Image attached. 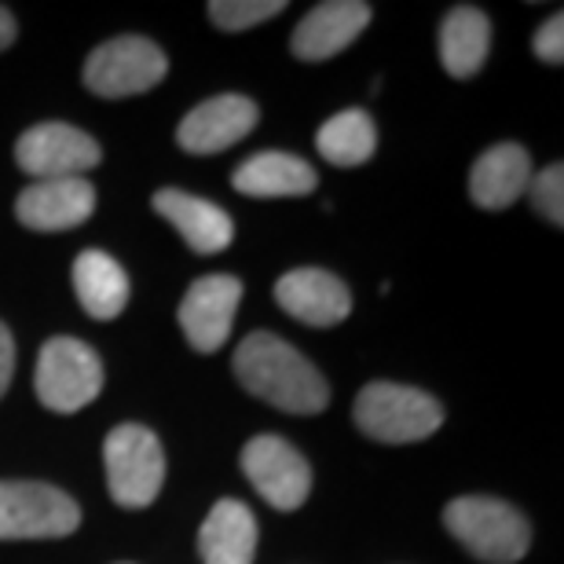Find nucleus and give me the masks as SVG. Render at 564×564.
Listing matches in <instances>:
<instances>
[{
    "mask_svg": "<svg viewBox=\"0 0 564 564\" xmlns=\"http://www.w3.org/2000/svg\"><path fill=\"white\" fill-rule=\"evenodd\" d=\"M110 499L121 510H143L165 484V451L147 425H118L104 444Z\"/></svg>",
    "mask_w": 564,
    "mask_h": 564,
    "instance_id": "20e7f679",
    "label": "nucleus"
},
{
    "mask_svg": "<svg viewBox=\"0 0 564 564\" xmlns=\"http://www.w3.org/2000/svg\"><path fill=\"white\" fill-rule=\"evenodd\" d=\"M279 308L304 326H337L352 312V293L323 268H297L275 282Z\"/></svg>",
    "mask_w": 564,
    "mask_h": 564,
    "instance_id": "4468645a",
    "label": "nucleus"
},
{
    "mask_svg": "<svg viewBox=\"0 0 564 564\" xmlns=\"http://www.w3.org/2000/svg\"><path fill=\"white\" fill-rule=\"evenodd\" d=\"M242 301V282L235 275H202L180 301V326H184L191 348L217 352L228 341L235 312Z\"/></svg>",
    "mask_w": 564,
    "mask_h": 564,
    "instance_id": "9d476101",
    "label": "nucleus"
},
{
    "mask_svg": "<svg viewBox=\"0 0 564 564\" xmlns=\"http://www.w3.org/2000/svg\"><path fill=\"white\" fill-rule=\"evenodd\" d=\"M447 532L488 564H513L532 546V528L510 502L491 495H466L444 510Z\"/></svg>",
    "mask_w": 564,
    "mask_h": 564,
    "instance_id": "f03ea898",
    "label": "nucleus"
},
{
    "mask_svg": "<svg viewBox=\"0 0 564 564\" xmlns=\"http://www.w3.org/2000/svg\"><path fill=\"white\" fill-rule=\"evenodd\" d=\"M242 469L257 488V495L282 513L304 506L312 491L308 462L282 436H253L242 451Z\"/></svg>",
    "mask_w": 564,
    "mask_h": 564,
    "instance_id": "1a4fd4ad",
    "label": "nucleus"
},
{
    "mask_svg": "<svg viewBox=\"0 0 564 564\" xmlns=\"http://www.w3.org/2000/svg\"><path fill=\"white\" fill-rule=\"evenodd\" d=\"M33 386H37V400L48 411L74 414L99 397V389H104V364L77 337H52L37 356Z\"/></svg>",
    "mask_w": 564,
    "mask_h": 564,
    "instance_id": "39448f33",
    "label": "nucleus"
},
{
    "mask_svg": "<svg viewBox=\"0 0 564 564\" xmlns=\"http://www.w3.org/2000/svg\"><path fill=\"white\" fill-rule=\"evenodd\" d=\"M528 195H532V206L539 209V217L550 220L554 228H561L564 224V169L550 165L543 173H532Z\"/></svg>",
    "mask_w": 564,
    "mask_h": 564,
    "instance_id": "5701e85b",
    "label": "nucleus"
},
{
    "mask_svg": "<svg viewBox=\"0 0 564 564\" xmlns=\"http://www.w3.org/2000/svg\"><path fill=\"white\" fill-rule=\"evenodd\" d=\"M257 121H261V110H257L253 99L231 93L213 96L180 121L176 140L187 154H220L250 137Z\"/></svg>",
    "mask_w": 564,
    "mask_h": 564,
    "instance_id": "9b49d317",
    "label": "nucleus"
},
{
    "mask_svg": "<svg viewBox=\"0 0 564 564\" xmlns=\"http://www.w3.org/2000/svg\"><path fill=\"white\" fill-rule=\"evenodd\" d=\"M356 425L370 440L381 444H414V440L433 436L444 411L422 389L397 386V381H375L356 397Z\"/></svg>",
    "mask_w": 564,
    "mask_h": 564,
    "instance_id": "7ed1b4c3",
    "label": "nucleus"
},
{
    "mask_svg": "<svg viewBox=\"0 0 564 564\" xmlns=\"http://www.w3.org/2000/svg\"><path fill=\"white\" fill-rule=\"evenodd\" d=\"M235 378L257 400L286 414H319L330 403L326 378L290 341L275 334H250L235 348Z\"/></svg>",
    "mask_w": 564,
    "mask_h": 564,
    "instance_id": "f257e3e1",
    "label": "nucleus"
},
{
    "mask_svg": "<svg viewBox=\"0 0 564 564\" xmlns=\"http://www.w3.org/2000/svg\"><path fill=\"white\" fill-rule=\"evenodd\" d=\"M202 564H253L257 517L239 499H220L198 532Z\"/></svg>",
    "mask_w": 564,
    "mask_h": 564,
    "instance_id": "a211bd4d",
    "label": "nucleus"
},
{
    "mask_svg": "<svg viewBox=\"0 0 564 564\" xmlns=\"http://www.w3.org/2000/svg\"><path fill=\"white\" fill-rule=\"evenodd\" d=\"M282 11V0H213L209 19L220 30H250L257 22L275 19Z\"/></svg>",
    "mask_w": 564,
    "mask_h": 564,
    "instance_id": "4be33fe9",
    "label": "nucleus"
},
{
    "mask_svg": "<svg viewBox=\"0 0 564 564\" xmlns=\"http://www.w3.org/2000/svg\"><path fill=\"white\" fill-rule=\"evenodd\" d=\"M169 74L165 52L147 37H115L104 41L85 59L88 93L104 99H126L154 88Z\"/></svg>",
    "mask_w": 564,
    "mask_h": 564,
    "instance_id": "0eeeda50",
    "label": "nucleus"
},
{
    "mask_svg": "<svg viewBox=\"0 0 564 564\" xmlns=\"http://www.w3.org/2000/svg\"><path fill=\"white\" fill-rule=\"evenodd\" d=\"M535 55L543 63H561L564 59V19L550 15L535 33Z\"/></svg>",
    "mask_w": 564,
    "mask_h": 564,
    "instance_id": "b1692460",
    "label": "nucleus"
},
{
    "mask_svg": "<svg viewBox=\"0 0 564 564\" xmlns=\"http://www.w3.org/2000/svg\"><path fill=\"white\" fill-rule=\"evenodd\" d=\"M370 4L364 0H326V4H315L308 15L297 22L290 37V48L297 59L304 63H323L330 55L345 52L359 33L367 30L370 22Z\"/></svg>",
    "mask_w": 564,
    "mask_h": 564,
    "instance_id": "ddd939ff",
    "label": "nucleus"
},
{
    "mask_svg": "<svg viewBox=\"0 0 564 564\" xmlns=\"http://www.w3.org/2000/svg\"><path fill=\"white\" fill-rule=\"evenodd\" d=\"M82 524L66 491L41 480H0V539H59Z\"/></svg>",
    "mask_w": 564,
    "mask_h": 564,
    "instance_id": "423d86ee",
    "label": "nucleus"
},
{
    "mask_svg": "<svg viewBox=\"0 0 564 564\" xmlns=\"http://www.w3.org/2000/svg\"><path fill=\"white\" fill-rule=\"evenodd\" d=\"M491 52V22L480 8L462 4L447 11L444 26H440V63L451 77L469 82L480 74L484 59Z\"/></svg>",
    "mask_w": 564,
    "mask_h": 564,
    "instance_id": "6ab92c4d",
    "label": "nucleus"
},
{
    "mask_svg": "<svg viewBox=\"0 0 564 564\" xmlns=\"http://www.w3.org/2000/svg\"><path fill=\"white\" fill-rule=\"evenodd\" d=\"M532 184V158L521 143H495L477 158L469 173V195L480 209H506L528 195Z\"/></svg>",
    "mask_w": 564,
    "mask_h": 564,
    "instance_id": "f3484780",
    "label": "nucleus"
},
{
    "mask_svg": "<svg viewBox=\"0 0 564 564\" xmlns=\"http://www.w3.org/2000/svg\"><path fill=\"white\" fill-rule=\"evenodd\" d=\"M96 209V187L85 176L33 180L15 202V217L30 231H70Z\"/></svg>",
    "mask_w": 564,
    "mask_h": 564,
    "instance_id": "f8f14e48",
    "label": "nucleus"
},
{
    "mask_svg": "<svg viewBox=\"0 0 564 564\" xmlns=\"http://www.w3.org/2000/svg\"><path fill=\"white\" fill-rule=\"evenodd\" d=\"M231 184L246 198H304L319 187V173L297 154L261 151L235 169Z\"/></svg>",
    "mask_w": 564,
    "mask_h": 564,
    "instance_id": "dca6fc26",
    "label": "nucleus"
},
{
    "mask_svg": "<svg viewBox=\"0 0 564 564\" xmlns=\"http://www.w3.org/2000/svg\"><path fill=\"white\" fill-rule=\"evenodd\" d=\"M315 147H319V154L337 169L364 165L367 158L378 151V126L370 121L367 110H341V115H334L319 129Z\"/></svg>",
    "mask_w": 564,
    "mask_h": 564,
    "instance_id": "412c9836",
    "label": "nucleus"
},
{
    "mask_svg": "<svg viewBox=\"0 0 564 564\" xmlns=\"http://www.w3.org/2000/svg\"><path fill=\"white\" fill-rule=\"evenodd\" d=\"M74 293L93 319H118L129 304V275L104 250H85L74 261Z\"/></svg>",
    "mask_w": 564,
    "mask_h": 564,
    "instance_id": "aec40b11",
    "label": "nucleus"
},
{
    "mask_svg": "<svg viewBox=\"0 0 564 564\" xmlns=\"http://www.w3.org/2000/svg\"><path fill=\"white\" fill-rule=\"evenodd\" d=\"M99 143L88 132L66 126V121H44L19 137L15 143V165L33 180H66L85 176L88 169L99 165Z\"/></svg>",
    "mask_w": 564,
    "mask_h": 564,
    "instance_id": "6e6552de",
    "label": "nucleus"
},
{
    "mask_svg": "<svg viewBox=\"0 0 564 564\" xmlns=\"http://www.w3.org/2000/svg\"><path fill=\"white\" fill-rule=\"evenodd\" d=\"M154 209H158V217H165L184 235V242L195 253H206V257L220 253V250H228L235 239V220L209 198L187 195V191H176V187H162L154 195Z\"/></svg>",
    "mask_w": 564,
    "mask_h": 564,
    "instance_id": "2eb2a0df",
    "label": "nucleus"
},
{
    "mask_svg": "<svg viewBox=\"0 0 564 564\" xmlns=\"http://www.w3.org/2000/svg\"><path fill=\"white\" fill-rule=\"evenodd\" d=\"M11 375H15V341H11V330L0 323V397L11 386Z\"/></svg>",
    "mask_w": 564,
    "mask_h": 564,
    "instance_id": "393cba45",
    "label": "nucleus"
},
{
    "mask_svg": "<svg viewBox=\"0 0 564 564\" xmlns=\"http://www.w3.org/2000/svg\"><path fill=\"white\" fill-rule=\"evenodd\" d=\"M15 33H19V26H15V15L0 4V52L4 48H11V41H15Z\"/></svg>",
    "mask_w": 564,
    "mask_h": 564,
    "instance_id": "a878e982",
    "label": "nucleus"
}]
</instances>
